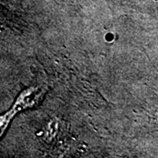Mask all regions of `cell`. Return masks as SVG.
<instances>
[{
	"label": "cell",
	"instance_id": "obj_1",
	"mask_svg": "<svg viewBox=\"0 0 158 158\" xmlns=\"http://www.w3.org/2000/svg\"><path fill=\"white\" fill-rule=\"evenodd\" d=\"M43 95V91L40 90V88H29L24 90L22 93L18 97L17 100L10 111L1 117V133L3 134L6 130L8 124L11 121V118L14 116L18 112L27 109L28 107H33L40 101V98Z\"/></svg>",
	"mask_w": 158,
	"mask_h": 158
}]
</instances>
